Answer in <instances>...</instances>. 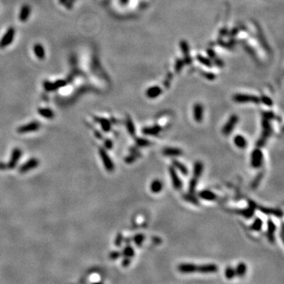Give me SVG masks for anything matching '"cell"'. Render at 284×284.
I'll use <instances>...</instances> for the list:
<instances>
[{"label": "cell", "instance_id": "cell-1", "mask_svg": "<svg viewBox=\"0 0 284 284\" xmlns=\"http://www.w3.org/2000/svg\"><path fill=\"white\" fill-rule=\"evenodd\" d=\"M262 129L263 130H262V133L260 135V137L257 142V146L258 148H261V147L265 146L267 141H268V139L271 135V133H272V129H271V126L269 120L265 119H262Z\"/></svg>", "mask_w": 284, "mask_h": 284}, {"label": "cell", "instance_id": "cell-2", "mask_svg": "<svg viewBox=\"0 0 284 284\" xmlns=\"http://www.w3.org/2000/svg\"><path fill=\"white\" fill-rule=\"evenodd\" d=\"M264 160V156L260 148H257L253 150L251 153V159L250 163L253 168H259L262 166Z\"/></svg>", "mask_w": 284, "mask_h": 284}, {"label": "cell", "instance_id": "cell-3", "mask_svg": "<svg viewBox=\"0 0 284 284\" xmlns=\"http://www.w3.org/2000/svg\"><path fill=\"white\" fill-rule=\"evenodd\" d=\"M238 120L239 119L238 115H231V117L229 118V119L227 120V122H226L225 125L223 126V127H222V134L225 135V136H228V135L231 134V133H232L233 130L235 128Z\"/></svg>", "mask_w": 284, "mask_h": 284}, {"label": "cell", "instance_id": "cell-4", "mask_svg": "<svg viewBox=\"0 0 284 284\" xmlns=\"http://www.w3.org/2000/svg\"><path fill=\"white\" fill-rule=\"evenodd\" d=\"M99 154L100 156L101 159L103 161V163H104V167L107 170V171L108 172H112L114 170H115V165H114V163L112 162L111 159L109 156V155L107 154V153L106 152V150L103 148H99Z\"/></svg>", "mask_w": 284, "mask_h": 284}, {"label": "cell", "instance_id": "cell-5", "mask_svg": "<svg viewBox=\"0 0 284 284\" xmlns=\"http://www.w3.org/2000/svg\"><path fill=\"white\" fill-rule=\"evenodd\" d=\"M168 171L171 182H172L173 187L176 190H180L182 187V182L180 178H179V174H178L177 171H176V169L173 166H170L168 168Z\"/></svg>", "mask_w": 284, "mask_h": 284}, {"label": "cell", "instance_id": "cell-6", "mask_svg": "<svg viewBox=\"0 0 284 284\" xmlns=\"http://www.w3.org/2000/svg\"><path fill=\"white\" fill-rule=\"evenodd\" d=\"M234 100L236 103H240V104H244V103H254V104H258L260 102V99L257 96H250V95H245V94H237L234 96Z\"/></svg>", "mask_w": 284, "mask_h": 284}, {"label": "cell", "instance_id": "cell-7", "mask_svg": "<svg viewBox=\"0 0 284 284\" xmlns=\"http://www.w3.org/2000/svg\"><path fill=\"white\" fill-rule=\"evenodd\" d=\"M39 163L40 161L38 160L37 159H36V158H32L29 160H28L27 162L24 163V164H22V165L19 167L18 171H19L21 174H24V173L29 171L30 170H33V169L36 168V167L39 165Z\"/></svg>", "mask_w": 284, "mask_h": 284}, {"label": "cell", "instance_id": "cell-8", "mask_svg": "<svg viewBox=\"0 0 284 284\" xmlns=\"http://www.w3.org/2000/svg\"><path fill=\"white\" fill-rule=\"evenodd\" d=\"M218 268L216 264H205V265H197V271L196 272L201 273V274H213L217 272Z\"/></svg>", "mask_w": 284, "mask_h": 284}, {"label": "cell", "instance_id": "cell-9", "mask_svg": "<svg viewBox=\"0 0 284 284\" xmlns=\"http://www.w3.org/2000/svg\"><path fill=\"white\" fill-rule=\"evenodd\" d=\"M14 29L13 28H10L7 31V33L4 34V36H3L1 41H0V47L3 48V47H6L10 45L12 41H13V37H14Z\"/></svg>", "mask_w": 284, "mask_h": 284}, {"label": "cell", "instance_id": "cell-10", "mask_svg": "<svg viewBox=\"0 0 284 284\" xmlns=\"http://www.w3.org/2000/svg\"><path fill=\"white\" fill-rule=\"evenodd\" d=\"M178 269L182 274H193L197 271V265L193 263H181L178 266Z\"/></svg>", "mask_w": 284, "mask_h": 284}, {"label": "cell", "instance_id": "cell-11", "mask_svg": "<svg viewBox=\"0 0 284 284\" xmlns=\"http://www.w3.org/2000/svg\"><path fill=\"white\" fill-rule=\"evenodd\" d=\"M40 127V124L37 122H32L26 124V125H23L21 126H20L19 128L17 130L18 133H29V132H33L36 131L37 130H39Z\"/></svg>", "mask_w": 284, "mask_h": 284}, {"label": "cell", "instance_id": "cell-12", "mask_svg": "<svg viewBox=\"0 0 284 284\" xmlns=\"http://www.w3.org/2000/svg\"><path fill=\"white\" fill-rule=\"evenodd\" d=\"M21 156V150L20 148H16L12 151L11 156H10V159L8 162V163H7V169H13L18 164V160L20 159Z\"/></svg>", "mask_w": 284, "mask_h": 284}, {"label": "cell", "instance_id": "cell-13", "mask_svg": "<svg viewBox=\"0 0 284 284\" xmlns=\"http://www.w3.org/2000/svg\"><path fill=\"white\" fill-rule=\"evenodd\" d=\"M193 115L195 122L200 123L204 119V107L201 104H196L193 106Z\"/></svg>", "mask_w": 284, "mask_h": 284}, {"label": "cell", "instance_id": "cell-14", "mask_svg": "<svg viewBox=\"0 0 284 284\" xmlns=\"http://www.w3.org/2000/svg\"><path fill=\"white\" fill-rule=\"evenodd\" d=\"M256 208H257V204L253 201H249L248 208L243 210H240V211H238V213L245 218H246V219H250L253 216Z\"/></svg>", "mask_w": 284, "mask_h": 284}, {"label": "cell", "instance_id": "cell-15", "mask_svg": "<svg viewBox=\"0 0 284 284\" xmlns=\"http://www.w3.org/2000/svg\"><path fill=\"white\" fill-rule=\"evenodd\" d=\"M256 209L260 210L261 212L265 213L267 215H273V216H276V217H282V210L279 209V208H266V207L261 206V205H257V208Z\"/></svg>", "mask_w": 284, "mask_h": 284}, {"label": "cell", "instance_id": "cell-16", "mask_svg": "<svg viewBox=\"0 0 284 284\" xmlns=\"http://www.w3.org/2000/svg\"><path fill=\"white\" fill-rule=\"evenodd\" d=\"M276 231V226L271 219L268 220V231H267V237L268 241L271 243L275 242V232Z\"/></svg>", "mask_w": 284, "mask_h": 284}, {"label": "cell", "instance_id": "cell-17", "mask_svg": "<svg viewBox=\"0 0 284 284\" xmlns=\"http://www.w3.org/2000/svg\"><path fill=\"white\" fill-rule=\"evenodd\" d=\"M94 121H96V122L99 124L101 126V128L104 130L105 133H108L110 130H111V123H110V121L107 119H104V118H99V117H94Z\"/></svg>", "mask_w": 284, "mask_h": 284}, {"label": "cell", "instance_id": "cell-18", "mask_svg": "<svg viewBox=\"0 0 284 284\" xmlns=\"http://www.w3.org/2000/svg\"><path fill=\"white\" fill-rule=\"evenodd\" d=\"M162 153L164 156H180L183 154V152L180 148H173V147L164 148Z\"/></svg>", "mask_w": 284, "mask_h": 284}, {"label": "cell", "instance_id": "cell-19", "mask_svg": "<svg viewBox=\"0 0 284 284\" xmlns=\"http://www.w3.org/2000/svg\"><path fill=\"white\" fill-rule=\"evenodd\" d=\"M198 196H199V197L203 199V200L209 201H215L216 199V197H217L216 193L208 190H204L200 191L198 193Z\"/></svg>", "mask_w": 284, "mask_h": 284}, {"label": "cell", "instance_id": "cell-20", "mask_svg": "<svg viewBox=\"0 0 284 284\" xmlns=\"http://www.w3.org/2000/svg\"><path fill=\"white\" fill-rule=\"evenodd\" d=\"M162 130L159 126H153L145 127L142 129V133L145 135H148V136H157Z\"/></svg>", "mask_w": 284, "mask_h": 284}, {"label": "cell", "instance_id": "cell-21", "mask_svg": "<svg viewBox=\"0 0 284 284\" xmlns=\"http://www.w3.org/2000/svg\"><path fill=\"white\" fill-rule=\"evenodd\" d=\"M204 170V164L201 161H196L193 164V177L199 179V178L201 176Z\"/></svg>", "mask_w": 284, "mask_h": 284}, {"label": "cell", "instance_id": "cell-22", "mask_svg": "<svg viewBox=\"0 0 284 284\" xmlns=\"http://www.w3.org/2000/svg\"><path fill=\"white\" fill-rule=\"evenodd\" d=\"M234 143L237 148L244 149L247 147V141L242 135H236L234 137Z\"/></svg>", "mask_w": 284, "mask_h": 284}, {"label": "cell", "instance_id": "cell-23", "mask_svg": "<svg viewBox=\"0 0 284 284\" xmlns=\"http://www.w3.org/2000/svg\"><path fill=\"white\" fill-rule=\"evenodd\" d=\"M163 188V182L159 179H154L150 184V190L153 193H159Z\"/></svg>", "mask_w": 284, "mask_h": 284}, {"label": "cell", "instance_id": "cell-24", "mask_svg": "<svg viewBox=\"0 0 284 284\" xmlns=\"http://www.w3.org/2000/svg\"><path fill=\"white\" fill-rule=\"evenodd\" d=\"M172 164L173 167L175 169H177V170H179L183 175H187V174H188L189 173L188 168H187V167L185 164L181 163L180 161L177 160V159H173Z\"/></svg>", "mask_w": 284, "mask_h": 284}, {"label": "cell", "instance_id": "cell-25", "mask_svg": "<svg viewBox=\"0 0 284 284\" xmlns=\"http://www.w3.org/2000/svg\"><path fill=\"white\" fill-rule=\"evenodd\" d=\"M126 126L127 131L130 133V136L135 137V135H136V128H135V125L133 123V120H132V119L129 115H127L126 118Z\"/></svg>", "mask_w": 284, "mask_h": 284}, {"label": "cell", "instance_id": "cell-26", "mask_svg": "<svg viewBox=\"0 0 284 284\" xmlns=\"http://www.w3.org/2000/svg\"><path fill=\"white\" fill-rule=\"evenodd\" d=\"M162 93V90L159 87L153 86L148 88L146 92V96L150 99H154V98L158 97Z\"/></svg>", "mask_w": 284, "mask_h": 284}, {"label": "cell", "instance_id": "cell-27", "mask_svg": "<svg viewBox=\"0 0 284 284\" xmlns=\"http://www.w3.org/2000/svg\"><path fill=\"white\" fill-rule=\"evenodd\" d=\"M30 11H31V9L29 5H24L22 7V8L21 9V12H20L19 15V19L21 21H27V19L29 18L30 15Z\"/></svg>", "mask_w": 284, "mask_h": 284}, {"label": "cell", "instance_id": "cell-28", "mask_svg": "<svg viewBox=\"0 0 284 284\" xmlns=\"http://www.w3.org/2000/svg\"><path fill=\"white\" fill-rule=\"evenodd\" d=\"M65 81H56L55 83L54 84H51V83H49V82H46L44 84V88H46L47 90L48 91H52V90H55L57 88H60V87L63 86L65 85Z\"/></svg>", "mask_w": 284, "mask_h": 284}, {"label": "cell", "instance_id": "cell-29", "mask_svg": "<svg viewBox=\"0 0 284 284\" xmlns=\"http://www.w3.org/2000/svg\"><path fill=\"white\" fill-rule=\"evenodd\" d=\"M234 269H235L236 276H238V277H243L246 274L247 265L244 262H240V263L238 264L237 267Z\"/></svg>", "mask_w": 284, "mask_h": 284}, {"label": "cell", "instance_id": "cell-30", "mask_svg": "<svg viewBox=\"0 0 284 284\" xmlns=\"http://www.w3.org/2000/svg\"><path fill=\"white\" fill-rule=\"evenodd\" d=\"M134 249L130 245H127L122 252V256H123V257H126V258H133L134 257Z\"/></svg>", "mask_w": 284, "mask_h": 284}, {"label": "cell", "instance_id": "cell-31", "mask_svg": "<svg viewBox=\"0 0 284 284\" xmlns=\"http://www.w3.org/2000/svg\"><path fill=\"white\" fill-rule=\"evenodd\" d=\"M182 197L186 201L189 203H191L194 205H200V201L198 200L197 198L193 195V193H185V194L182 195Z\"/></svg>", "mask_w": 284, "mask_h": 284}, {"label": "cell", "instance_id": "cell-32", "mask_svg": "<svg viewBox=\"0 0 284 284\" xmlns=\"http://www.w3.org/2000/svg\"><path fill=\"white\" fill-rule=\"evenodd\" d=\"M34 53L39 59H43L45 57V51H44V47L40 44H36L34 46Z\"/></svg>", "mask_w": 284, "mask_h": 284}, {"label": "cell", "instance_id": "cell-33", "mask_svg": "<svg viewBox=\"0 0 284 284\" xmlns=\"http://www.w3.org/2000/svg\"><path fill=\"white\" fill-rule=\"evenodd\" d=\"M130 150H133L134 152H131V153L125 158V162L127 163H132L137 159L138 156H140V153H137V150L136 148H130Z\"/></svg>", "mask_w": 284, "mask_h": 284}, {"label": "cell", "instance_id": "cell-34", "mask_svg": "<svg viewBox=\"0 0 284 284\" xmlns=\"http://www.w3.org/2000/svg\"><path fill=\"white\" fill-rule=\"evenodd\" d=\"M38 112H39V114L42 117L46 118V119H53L54 116H55L54 112L51 109L48 108H39L38 109Z\"/></svg>", "mask_w": 284, "mask_h": 284}, {"label": "cell", "instance_id": "cell-35", "mask_svg": "<svg viewBox=\"0 0 284 284\" xmlns=\"http://www.w3.org/2000/svg\"><path fill=\"white\" fill-rule=\"evenodd\" d=\"M263 227V222L260 218H256L252 225L250 226V229L253 231H260Z\"/></svg>", "mask_w": 284, "mask_h": 284}, {"label": "cell", "instance_id": "cell-36", "mask_svg": "<svg viewBox=\"0 0 284 284\" xmlns=\"http://www.w3.org/2000/svg\"><path fill=\"white\" fill-rule=\"evenodd\" d=\"M224 276H225L227 279H229V280L233 279L236 276L235 269L232 267H227L225 268V271H224Z\"/></svg>", "mask_w": 284, "mask_h": 284}, {"label": "cell", "instance_id": "cell-37", "mask_svg": "<svg viewBox=\"0 0 284 284\" xmlns=\"http://www.w3.org/2000/svg\"><path fill=\"white\" fill-rule=\"evenodd\" d=\"M135 143L138 147H148L151 145V142L148 140L142 137H137L135 139Z\"/></svg>", "mask_w": 284, "mask_h": 284}, {"label": "cell", "instance_id": "cell-38", "mask_svg": "<svg viewBox=\"0 0 284 284\" xmlns=\"http://www.w3.org/2000/svg\"><path fill=\"white\" fill-rule=\"evenodd\" d=\"M263 176H264V173L263 172L259 173V174H257V175L256 176V177H255V179H253V182H252L251 188H253V189L257 188V187L259 186V185H260V182H261L262 179H263Z\"/></svg>", "mask_w": 284, "mask_h": 284}, {"label": "cell", "instance_id": "cell-39", "mask_svg": "<svg viewBox=\"0 0 284 284\" xmlns=\"http://www.w3.org/2000/svg\"><path fill=\"white\" fill-rule=\"evenodd\" d=\"M145 235L143 234H137L133 237V242L137 247H141L145 241Z\"/></svg>", "mask_w": 284, "mask_h": 284}, {"label": "cell", "instance_id": "cell-40", "mask_svg": "<svg viewBox=\"0 0 284 284\" xmlns=\"http://www.w3.org/2000/svg\"><path fill=\"white\" fill-rule=\"evenodd\" d=\"M198 183V179L196 178H192L191 180L190 181V183H189V193H194L195 190H196V185Z\"/></svg>", "mask_w": 284, "mask_h": 284}, {"label": "cell", "instance_id": "cell-41", "mask_svg": "<svg viewBox=\"0 0 284 284\" xmlns=\"http://www.w3.org/2000/svg\"><path fill=\"white\" fill-rule=\"evenodd\" d=\"M124 238H123V235L122 234V233H119L117 234L115 238V245H116L117 247L121 246L122 243L123 242Z\"/></svg>", "mask_w": 284, "mask_h": 284}, {"label": "cell", "instance_id": "cell-42", "mask_svg": "<svg viewBox=\"0 0 284 284\" xmlns=\"http://www.w3.org/2000/svg\"><path fill=\"white\" fill-rule=\"evenodd\" d=\"M121 256H122V253H120V252H119V251H112V252H110V254H109V257H110V259H111V260H118V259H119Z\"/></svg>", "mask_w": 284, "mask_h": 284}, {"label": "cell", "instance_id": "cell-43", "mask_svg": "<svg viewBox=\"0 0 284 284\" xmlns=\"http://www.w3.org/2000/svg\"><path fill=\"white\" fill-rule=\"evenodd\" d=\"M263 115V119H268V120H269V121L271 120V119H273L275 118L274 113H273V112H271V111L263 112V115Z\"/></svg>", "mask_w": 284, "mask_h": 284}, {"label": "cell", "instance_id": "cell-44", "mask_svg": "<svg viewBox=\"0 0 284 284\" xmlns=\"http://www.w3.org/2000/svg\"><path fill=\"white\" fill-rule=\"evenodd\" d=\"M104 146L107 149H111L112 147H113V141L110 139L107 138L104 141Z\"/></svg>", "mask_w": 284, "mask_h": 284}, {"label": "cell", "instance_id": "cell-45", "mask_svg": "<svg viewBox=\"0 0 284 284\" xmlns=\"http://www.w3.org/2000/svg\"><path fill=\"white\" fill-rule=\"evenodd\" d=\"M261 101L264 103V104H266L267 106H271L273 104L272 100H271L270 98L267 97V96H262Z\"/></svg>", "mask_w": 284, "mask_h": 284}, {"label": "cell", "instance_id": "cell-46", "mask_svg": "<svg viewBox=\"0 0 284 284\" xmlns=\"http://www.w3.org/2000/svg\"><path fill=\"white\" fill-rule=\"evenodd\" d=\"M130 263H131V259L126 258V257H123V260H122V265L124 268H127V267L130 266Z\"/></svg>", "mask_w": 284, "mask_h": 284}, {"label": "cell", "instance_id": "cell-47", "mask_svg": "<svg viewBox=\"0 0 284 284\" xmlns=\"http://www.w3.org/2000/svg\"><path fill=\"white\" fill-rule=\"evenodd\" d=\"M94 134H95V136H96V137L98 138V139L102 140L103 138H104V137H103V134H102V133H99V132L98 131V130H95V131H94Z\"/></svg>", "mask_w": 284, "mask_h": 284}, {"label": "cell", "instance_id": "cell-48", "mask_svg": "<svg viewBox=\"0 0 284 284\" xmlns=\"http://www.w3.org/2000/svg\"><path fill=\"white\" fill-rule=\"evenodd\" d=\"M7 169V163H0V170H6Z\"/></svg>", "mask_w": 284, "mask_h": 284}, {"label": "cell", "instance_id": "cell-49", "mask_svg": "<svg viewBox=\"0 0 284 284\" xmlns=\"http://www.w3.org/2000/svg\"><path fill=\"white\" fill-rule=\"evenodd\" d=\"M153 241L155 242V243H156V244H159V243H160L161 242H162V241H161V239L159 238H158V237H154V238H153Z\"/></svg>", "mask_w": 284, "mask_h": 284}, {"label": "cell", "instance_id": "cell-50", "mask_svg": "<svg viewBox=\"0 0 284 284\" xmlns=\"http://www.w3.org/2000/svg\"><path fill=\"white\" fill-rule=\"evenodd\" d=\"M92 284H103L102 282H93V283Z\"/></svg>", "mask_w": 284, "mask_h": 284}]
</instances>
